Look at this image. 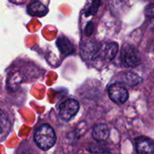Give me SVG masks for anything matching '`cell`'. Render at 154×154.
<instances>
[{"label":"cell","mask_w":154,"mask_h":154,"mask_svg":"<svg viewBox=\"0 0 154 154\" xmlns=\"http://www.w3.org/2000/svg\"><path fill=\"white\" fill-rule=\"evenodd\" d=\"M120 60L121 63L126 67H134L139 63V54L134 47L125 45L122 49Z\"/></svg>","instance_id":"obj_2"},{"label":"cell","mask_w":154,"mask_h":154,"mask_svg":"<svg viewBox=\"0 0 154 154\" xmlns=\"http://www.w3.org/2000/svg\"><path fill=\"white\" fill-rule=\"evenodd\" d=\"M79 110V104L75 99L66 100L60 106V116L64 121H69Z\"/></svg>","instance_id":"obj_3"},{"label":"cell","mask_w":154,"mask_h":154,"mask_svg":"<svg viewBox=\"0 0 154 154\" xmlns=\"http://www.w3.org/2000/svg\"><path fill=\"white\" fill-rule=\"evenodd\" d=\"M99 5H100V0H93L90 8L86 12V15H94L98 11Z\"/></svg>","instance_id":"obj_11"},{"label":"cell","mask_w":154,"mask_h":154,"mask_svg":"<svg viewBox=\"0 0 154 154\" xmlns=\"http://www.w3.org/2000/svg\"><path fill=\"white\" fill-rule=\"evenodd\" d=\"M100 52L99 45L92 41L86 42L81 47V54L85 59H93Z\"/></svg>","instance_id":"obj_6"},{"label":"cell","mask_w":154,"mask_h":154,"mask_svg":"<svg viewBox=\"0 0 154 154\" xmlns=\"http://www.w3.org/2000/svg\"><path fill=\"white\" fill-rule=\"evenodd\" d=\"M57 44L62 54H70L74 53V51H75V47H74L73 44L67 38H59L57 39Z\"/></svg>","instance_id":"obj_10"},{"label":"cell","mask_w":154,"mask_h":154,"mask_svg":"<svg viewBox=\"0 0 154 154\" xmlns=\"http://www.w3.org/2000/svg\"><path fill=\"white\" fill-rule=\"evenodd\" d=\"M136 149L138 154H153L154 141L148 137H139L136 140Z\"/></svg>","instance_id":"obj_5"},{"label":"cell","mask_w":154,"mask_h":154,"mask_svg":"<svg viewBox=\"0 0 154 154\" xmlns=\"http://www.w3.org/2000/svg\"><path fill=\"white\" fill-rule=\"evenodd\" d=\"M145 15L148 18H154V4H150L146 7L144 11Z\"/></svg>","instance_id":"obj_12"},{"label":"cell","mask_w":154,"mask_h":154,"mask_svg":"<svg viewBox=\"0 0 154 154\" xmlns=\"http://www.w3.org/2000/svg\"><path fill=\"white\" fill-rule=\"evenodd\" d=\"M118 52V45L115 42L105 44L102 48V57L107 61H111L115 57Z\"/></svg>","instance_id":"obj_8"},{"label":"cell","mask_w":154,"mask_h":154,"mask_svg":"<svg viewBox=\"0 0 154 154\" xmlns=\"http://www.w3.org/2000/svg\"><path fill=\"white\" fill-rule=\"evenodd\" d=\"M93 138L96 141H104L108 139L109 136V129L105 124H99L95 126L93 131Z\"/></svg>","instance_id":"obj_9"},{"label":"cell","mask_w":154,"mask_h":154,"mask_svg":"<svg viewBox=\"0 0 154 154\" xmlns=\"http://www.w3.org/2000/svg\"><path fill=\"white\" fill-rule=\"evenodd\" d=\"M27 11L30 15L35 17L45 16L48 12V8L38 1L30 3L27 7Z\"/></svg>","instance_id":"obj_7"},{"label":"cell","mask_w":154,"mask_h":154,"mask_svg":"<svg viewBox=\"0 0 154 154\" xmlns=\"http://www.w3.org/2000/svg\"><path fill=\"white\" fill-rule=\"evenodd\" d=\"M93 24L92 22H90L88 24V25L86 27V33L87 35H90L92 33H93Z\"/></svg>","instance_id":"obj_13"},{"label":"cell","mask_w":154,"mask_h":154,"mask_svg":"<svg viewBox=\"0 0 154 154\" xmlns=\"http://www.w3.org/2000/svg\"><path fill=\"white\" fill-rule=\"evenodd\" d=\"M35 141L40 149L48 150L56 143L57 137L54 130L49 125H42L36 130L34 135Z\"/></svg>","instance_id":"obj_1"},{"label":"cell","mask_w":154,"mask_h":154,"mask_svg":"<svg viewBox=\"0 0 154 154\" xmlns=\"http://www.w3.org/2000/svg\"><path fill=\"white\" fill-rule=\"evenodd\" d=\"M108 95L111 100L117 104H124L129 98L128 90L121 84L115 83L108 88Z\"/></svg>","instance_id":"obj_4"}]
</instances>
